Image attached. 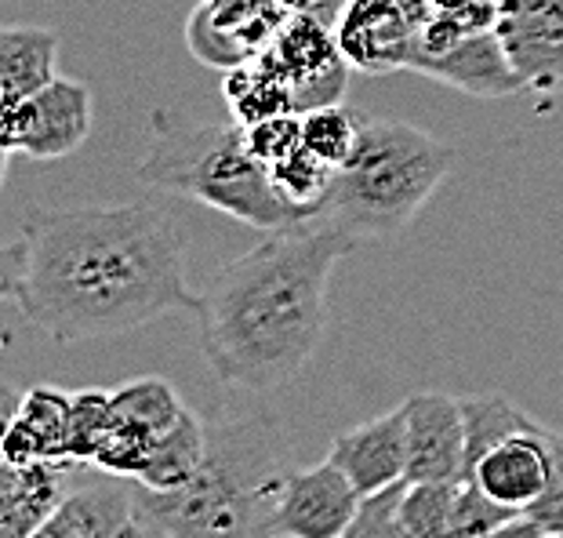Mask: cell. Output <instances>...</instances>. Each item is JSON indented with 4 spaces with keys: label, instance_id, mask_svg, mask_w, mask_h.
<instances>
[{
    "label": "cell",
    "instance_id": "1",
    "mask_svg": "<svg viewBox=\"0 0 563 538\" xmlns=\"http://www.w3.org/2000/svg\"><path fill=\"white\" fill-rule=\"evenodd\" d=\"M186 255V226L157 205L37 208L4 251V292L52 342L110 339L200 309Z\"/></svg>",
    "mask_w": 563,
    "mask_h": 538
},
{
    "label": "cell",
    "instance_id": "2",
    "mask_svg": "<svg viewBox=\"0 0 563 538\" xmlns=\"http://www.w3.org/2000/svg\"><path fill=\"white\" fill-rule=\"evenodd\" d=\"M356 241L323 215L262 241L219 270L200 295V350L236 389H280L313 361L328 325V281Z\"/></svg>",
    "mask_w": 563,
    "mask_h": 538
},
{
    "label": "cell",
    "instance_id": "3",
    "mask_svg": "<svg viewBox=\"0 0 563 538\" xmlns=\"http://www.w3.org/2000/svg\"><path fill=\"white\" fill-rule=\"evenodd\" d=\"M287 440L269 415L208 418V455L183 487L150 492L135 484L146 538H273V506Z\"/></svg>",
    "mask_w": 563,
    "mask_h": 538
},
{
    "label": "cell",
    "instance_id": "4",
    "mask_svg": "<svg viewBox=\"0 0 563 538\" xmlns=\"http://www.w3.org/2000/svg\"><path fill=\"white\" fill-rule=\"evenodd\" d=\"M139 178L233 215L262 233L302 222L277 194L269 164L251 153L247 131L236 121H189L186 113L157 106L150 113V146L139 161Z\"/></svg>",
    "mask_w": 563,
    "mask_h": 538
},
{
    "label": "cell",
    "instance_id": "5",
    "mask_svg": "<svg viewBox=\"0 0 563 538\" xmlns=\"http://www.w3.org/2000/svg\"><path fill=\"white\" fill-rule=\"evenodd\" d=\"M451 167V142L393 117H364L361 142L334 175V189L320 215L356 244L393 241L411 230Z\"/></svg>",
    "mask_w": 563,
    "mask_h": 538
},
{
    "label": "cell",
    "instance_id": "6",
    "mask_svg": "<svg viewBox=\"0 0 563 538\" xmlns=\"http://www.w3.org/2000/svg\"><path fill=\"white\" fill-rule=\"evenodd\" d=\"M186 411L189 404L167 378H128L124 386L110 389V422H106L91 465L121 481H139L150 455L183 422Z\"/></svg>",
    "mask_w": 563,
    "mask_h": 538
},
{
    "label": "cell",
    "instance_id": "7",
    "mask_svg": "<svg viewBox=\"0 0 563 538\" xmlns=\"http://www.w3.org/2000/svg\"><path fill=\"white\" fill-rule=\"evenodd\" d=\"M0 124L8 153H26L30 161L69 157L91 135V91L80 80L55 77L22 102L4 106Z\"/></svg>",
    "mask_w": 563,
    "mask_h": 538
},
{
    "label": "cell",
    "instance_id": "8",
    "mask_svg": "<svg viewBox=\"0 0 563 538\" xmlns=\"http://www.w3.org/2000/svg\"><path fill=\"white\" fill-rule=\"evenodd\" d=\"M429 15V0H350L334 33L353 69L382 77L411 66Z\"/></svg>",
    "mask_w": 563,
    "mask_h": 538
},
{
    "label": "cell",
    "instance_id": "9",
    "mask_svg": "<svg viewBox=\"0 0 563 538\" xmlns=\"http://www.w3.org/2000/svg\"><path fill=\"white\" fill-rule=\"evenodd\" d=\"M291 88L295 113L320 110V106H339L350 84V58L342 55L339 33L331 22L313 15H287L280 33L262 52Z\"/></svg>",
    "mask_w": 563,
    "mask_h": 538
},
{
    "label": "cell",
    "instance_id": "10",
    "mask_svg": "<svg viewBox=\"0 0 563 538\" xmlns=\"http://www.w3.org/2000/svg\"><path fill=\"white\" fill-rule=\"evenodd\" d=\"M364 495L331 459L287 470L273 506V538H345Z\"/></svg>",
    "mask_w": 563,
    "mask_h": 538
},
{
    "label": "cell",
    "instance_id": "11",
    "mask_svg": "<svg viewBox=\"0 0 563 538\" xmlns=\"http://www.w3.org/2000/svg\"><path fill=\"white\" fill-rule=\"evenodd\" d=\"M284 22L277 0H200L186 19V47L203 66L236 69L266 52Z\"/></svg>",
    "mask_w": 563,
    "mask_h": 538
},
{
    "label": "cell",
    "instance_id": "12",
    "mask_svg": "<svg viewBox=\"0 0 563 538\" xmlns=\"http://www.w3.org/2000/svg\"><path fill=\"white\" fill-rule=\"evenodd\" d=\"M556 459V429L542 426L534 418L527 429L501 437L498 444L484 448L481 455L470 462V481L495 498L498 506L512 513H523L545 495L549 476H553Z\"/></svg>",
    "mask_w": 563,
    "mask_h": 538
},
{
    "label": "cell",
    "instance_id": "13",
    "mask_svg": "<svg viewBox=\"0 0 563 538\" xmlns=\"http://www.w3.org/2000/svg\"><path fill=\"white\" fill-rule=\"evenodd\" d=\"M495 33L523 91H563V0H506Z\"/></svg>",
    "mask_w": 563,
    "mask_h": 538
},
{
    "label": "cell",
    "instance_id": "14",
    "mask_svg": "<svg viewBox=\"0 0 563 538\" xmlns=\"http://www.w3.org/2000/svg\"><path fill=\"white\" fill-rule=\"evenodd\" d=\"M407 408V481H462L470 476L462 397L451 393H415Z\"/></svg>",
    "mask_w": 563,
    "mask_h": 538
},
{
    "label": "cell",
    "instance_id": "15",
    "mask_svg": "<svg viewBox=\"0 0 563 538\" xmlns=\"http://www.w3.org/2000/svg\"><path fill=\"white\" fill-rule=\"evenodd\" d=\"M400 517L418 538H473L517 520L520 513L487 498L476 481H407L400 498Z\"/></svg>",
    "mask_w": 563,
    "mask_h": 538
},
{
    "label": "cell",
    "instance_id": "16",
    "mask_svg": "<svg viewBox=\"0 0 563 538\" xmlns=\"http://www.w3.org/2000/svg\"><path fill=\"white\" fill-rule=\"evenodd\" d=\"M328 459L350 476L364 498L407 481V408L400 404L345 429L334 437Z\"/></svg>",
    "mask_w": 563,
    "mask_h": 538
},
{
    "label": "cell",
    "instance_id": "17",
    "mask_svg": "<svg viewBox=\"0 0 563 538\" xmlns=\"http://www.w3.org/2000/svg\"><path fill=\"white\" fill-rule=\"evenodd\" d=\"M0 451L11 465H74V393H63L55 386H30L8 418Z\"/></svg>",
    "mask_w": 563,
    "mask_h": 538
},
{
    "label": "cell",
    "instance_id": "18",
    "mask_svg": "<svg viewBox=\"0 0 563 538\" xmlns=\"http://www.w3.org/2000/svg\"><path fill=\"white\" fill-rule=\"evenodd\" d=\"M121 476H95L63 498L55 517L33 538H146L135 506V487L117 484Z\"/></svg>",
    "mask_w": 563,
    "mask_h": 538
},
{
    "label": "cell",
    "instance_id": "19",
    "mask_svg": "<svg viewBox=\"0 0 563 538\" xmlns=\"http://www.w3.org/2000/svg\"><path fill=\"white\" fill-rule=\"evenodd\" d=\"M418 74L448 84L454 91L476 95V99H506V95L523 91L517 69L509 66V55L495 30L473 33V37L462 41L459 47L429 58Z\"/></svg>",
    "mask_w": 563,
    "mask_h": 538
},
{
    "label": "cell",
    "instance_id": "20",
    "mask_svg": "<svg viewBox=\"0 0 563 538\" xmlns=\"http://www.w3.org/2000/svg\"><path fill=\"white\" fill-rule=\"evenodd\" d=\"M66 470L58 462H4V487H0V538H33L55 509L63 506Z\"/></svg>",
    "mask_w": 563,
    "mask_h": 538
},
{
    "label": "cell",
    "instance_id": "21",
    "mask_svg": "<svg viewBox=\"0 0 563 538\" xmlns=\"http://www.w3.org/2000/svg\"><path fill=\"white\" fill-rule=\"evenodd\" d=\"M58 41L47 26H4L0 30V102H22L26 95L41 91L58 74Z\"/></svg>",
    "mask_w": 563,
    "mask_h": 538
},
{
    "label": "cell",
    "instance_id": "22",
    "mask_svg": "<svg viewBox=\"0 0 563 538\" xmlns=\"http://www.w3.org/2000/svg\"><path fill=\"white\" fill-rule=\"evenodd\" d=\"M225 106H230L236 124H255L266 121V117L277 113H295V99L287 80L280 77V69L269 63L266 55L251 58V63L225 69V84H222Z\"/></svg>",
    "mask_w": 563,
    "mask_h": 538
},
{
    "label": "cell",
    "instance_id": "23",
    "mask_svg": "<svg viewBox=\"0 0 563 538\" xmlns=\"http://www.w3.org/2000/svg\"><path fill=\"white\" fill-rule=\"evenodd\" d=\"M269 172H273L277 194L287 200V208H291L298 219H317L334 189L339 167H331L328 161H320L317 153H309L302 146V150H295L291 157L273 164Z\"/></svg>",
    "mask_w": 563,
    "mask_h": 538
},
{
    "label": "cell",
    "instance_id": "24",
    "mask_svg": "<svg viewBox=\"0 0 563 538\" xmlns=\"http://www.w3.org/2000/svg\"><path fill=\"white\" fill-rule=\"evenodd\" d=\"M364 113L345 110V106H320V110L302 113V146L317 153L331 167H342L353 157L356 142H361Z\"/></svg>",
    "mask_w": 563,
    "mask_h": 538
},
{
    "label": "cell",
    "instance_id": "25",
    "mask_svg": "<svg viewBox=\"0 0 563 538\" xmlns=\"http://www.w3.org/2000/svg\"><path fill=\"white\" fill-rule=\"evenodd\" d=\"M407 481L386 487L378 495H367L361 506V517L353 520V528L345 538H418L400 517V498Z\"/></svg>",
    "mask_w": 563,
    "mask_h": 538
},
{
    "label": "cell",
    "instance_id": "26",
    "mask_svg": "<svg viewBox=\"0 0 563 538\" xmlns=\"http://www.w3.org/2000/svg\"><path fill=\"white\" fill-rule=\"evenodd\" d=\"M110 422V389L74 393V465H91L95 448Z\"/></svg>",
    "mask_w": 563,
    "mask_h": 538
},
{
    "label": "cell",
    "instance_id": "27",
    "mask_svg": "<svg viewBox=\"0 0 563 538\" xmlns=\"http://www.w3.org/2000/svg\"><path fill=\"white\" fill-rule=\"evenodd\" d=\"M247 146L258 161H266L269 167L291 157L295 150H302V113H277L266 121L247 124Z\"/></svg>",
    "mask_w": 563,
    "mask_h": 538
},
{
    "label": "cell",
    "instance_id": "28",
    "mask_svg": "<svg viewBox=\"0 0 563 538\" xmlns=\"http://www.w3.org/2000/svg\"><path fill=\"white\" fill-rule=\"evenodd\" d=\"M523 517L538 524L542 535H563V433H556V459H553V476H549L545 495L538 498Z\"/></svg>",
    "mask_w": 563,
    "mask_h": 538
},
{
    "label": "cell",
    "instance_id": "29",
    "mask_svg": "<svg viewBox=\"0 0 563 538\" xmlns=\"http://www.w3.org/2000/svg\"><path fill=\"white\" fill-rule=\"evenodd\" d=\"M433 15H443L473 33H487L498 26V15L506 8V0H429Z\"/></svg>",
    "mask_w": 563,
    "mask_h": 538
},
{
    "label": "cell",
    "instance_id": "30",
    "mask_svg": "<svg viewBox=\"0 0 563 538\" xmlns=\"http://www.w3.org/2000/svg\"><path fill=\"white\" fill-rule=\"evenodd\" d=\"M277 4L287 11V15H313L320 22H339L342 19V11L350 0H277Z\"/></svg>",
    "mask_w": 563,
    "mask_h": 538
},
{
    "label": "cell",
    "instance_id": "31",
    "mask_svg": "<svg viewBox=\"0 0 563 538\" xmlns=\"http://www.w3.org/2000/svg\"><path fill=\"white\" fill-rule=\"evenodd\" d=\"M473 538H545V535L538 524H531L527 517H517V520L501 524V528H495V531H484V535H473Z\"/></svg>",
    "mask_w": 563,
    "mask_h": 538
},
{
    "label": "cell",
    "instance_id": "32",
    "mask_svg": "<svg viewBox=\"0 0 563 538\" xmlns=\"http://www.w3.org/2000/svg\"><path fill=\"white\" fill-rule=\"evenodd\" d=\"M545 538H563V535H545Z\"/></svg>",
    "mask_w": 563,
    "mask_h": 538
}]
</instances>
